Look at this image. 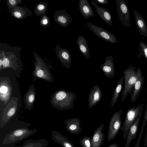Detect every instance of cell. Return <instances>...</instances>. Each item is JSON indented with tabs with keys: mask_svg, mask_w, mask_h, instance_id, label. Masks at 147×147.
I'll return each mask as SVG.
<instances>
[{
	"mask_svg": "<svg viewBox=\"0 0 147 147\" xmlns=\"http://www.w3.org/2000/svg\"><path fill=\"white\" fill-rule=\"evenodd\" d=\"M48 4L47 2H40L36 5L35 6L34 12L37 16L41 17L46 15Z\"/></svg>",
	"mask_w": 147,
	"mask_h": 147,
	"instance_id": "4316f807",
	"label": "cell"
},
{
	"mask_svg": "<svg viewBox=\"0 0 147 147\" xmlns=\"http://www.w3.org/2000/svg\"><path fill=\"white\" fill-rule=\"evenodd\" d=\"M37 131L36 129H30L28 127L16 129L5 136L2 142V144L7 145L18 143L33 135Z\"/></svg>",
	"mask_w": 147,
	"mask_h": 147,
	"instance_id": "3957f363",
	"label": "cell"
},
{
	"mask_svg": "<svg viewBox=\"0 0 147 147\" xmlns=\"http://www.w3.org/2000/svg\"><path fill=\"white\" fill-rule=\"evenodd\" d=\"M49 144V142L45 139H30L25 141L22 146L18 147H46Z\"/></svg>",
	"mask_w": 147,
	"mask_h": 147,
	"instance_id": "d4e9b609",
	"label": "cell"
},
{
	"mask_svg": "<svg viewBox=\"0 0 147 147\" xmlns=\"http://www.w3.org/2000/svg\"><path fill=\"white\" fill-rule=\"evenodd\" d=\"M146 121H143L142 125L138 135V138L136 142L134 147H139L140 143L142 136L144 131V128L146 124Z\"/></svg>",
	"mask_w": 147,
	"mask_h": 147,
	"instance_id": "1f68e13d",
	"label": "cell"
},
{
	"mask_svg": "<svg viewBox=\"0 0 147 147\" xmlns=\"http://www.w3.org/2000/svg\"><path fill=\"white\" fill-rule=\"evenodd\" d=\"M76 99L75 92L62 89L53 93L51 97L50 102L53 107L63 111L73 109L74 102Z\"/></svg>",
	"mask_w": 147,
	"mask_h": 147,
	"instance_id": "7a4b0ae2",
	"label": "cell"
},
{
	"mask_svg": "<svg viewBox=\"0 0 147 147\" xmlns=\"http://www.w3.org/2000/svg\"><path fill=\"white\" fill-rule=\"evenodd\" d=\"M21 49L19 47L11 46L7 43H0V53L3 57L2 68L15 69L22 65Z\"/></svg>",
	"mask_w": 147,
	"mask_h": 147,
	"instance_id": "6da1fadb",
	"label": "cell"
},
{
	"mask_svg": "<svg viewBox=\"0 0 147 147\" xmlns=\"http://www.w3.org/2000/svg\"><path fill=\"white\" fill-rule=\"evenodd\" d=\"M35 98V89L33 85H31L24 96V101L26 109L30 110L32 108Z\"/></svg>",
	"mask_w": 147,
	"mask_h": 147,
	"instance_id": "603a6c76",
	"label": "cell"
},
{
	"mask_svg": "<svg viewBox=\"0 0 147 147\" xmlns=\"http://www.w3.org/2000/svg\"><path fill=\"white\" fill-rule=\"evenodd\" d=\"M122 110L115 112L111 118L107 133V140L109 142L114 139L117 136L121 127V117Z\"/></svg>",
	"mask_w": 147,
	"mask_h": 147,
	"instance_id": "52a82bcc",
	"label": "cell"
},
{
	"mask_svg": "<svg viewBox=\"0 0 147 147\" xmlns=\"http://www.w3.org/2000/svg\"><path fill=\"white\" fill-rule=\"evenodd\" d=\"M54 19L57 24L65 28L73 21L71 16L64 10H56L54 13Z\"/></svg>",
	"mask_w": 147,
	"mask_h": 147,
	"instance_id": "30bf717a",
	"label": "cell"
},
{
	"mask_svg": "<svg viewBox=\"0 0 147 147\" xmlns=\"http://www.w3.org/2000/svg\"><path fill=\"white\" fill-rule=\"evenodd\" d=\"M8 91L7 88L4 86H1L0 88V92L2 94L6 93Z\"/></svg>",
	"mask_w": 147,
	"mask_h": 147,
	"instance_id": "836d02e7",
	"label": "cell"
},
{
	"mask_svg": "<svg viewBox=\"0 0 147 147\" xmlns=\"http://www.w3.org/2000/svg\"><path fill=\"white\" fill-rule=\"evenodd\" d=\"M33 55L35 61L32 60L34 67L33 76L47 81H53V78L50 71L44 60L36 52L34 53Z\"/></svg>",
	"mask_w": 147,
	"mask_h": 147,
	"instance_id": "277c9868",
	"label": "cell"
},
{
	"mask_svg": "<svg viewBox=\"0 0 147 147\" xmlns=\"http://www.w3.org/2000/svg\"><path fill=\"white\" fill-rule=\"evenodd\" d=\"M76 42L81 53L88 59L90 55V51L85 38L84 36L79 35Z\"/></svg>",
	"mask_w": 147,
	"mask_h": 147,
	"instance_id": "cb8c5ba5",
	"label": "cell"
},
{
	"mask_svg": "<svg viewBox=\"0 0 147 147\" xmlns=\"http://www.w3.org/2000/svg\"><path fill=\"white\" fill-rule=\"evenodd\" d=\"M92 4L95 7L97 14L105 23L109 26H113L111 15L109 11L105 8L99 6L96 3L91 1Z\"/></svg>",
	"mask_w": 147,
	"mask_h": 147,
	"instance_id": "ffe728a7",
	"label": "cell"
},
{
	"mask_svg": "<svg viewBox=\"0 0 147 147\" xmlns=\"http://www.w3.org/2000/svg\"><path fill=\"white\" fill-rule=\"evenodd\" d=\"M41 17L39 20L40 25L42 28H46L49 26L50 23L49 17L46 14Z\"/></svg>",
	"mask_w": 147,
	"mask_h": 147,
	"instance_id": "4dcf8cb0",
	"label": "cell"
},
{
	"mask_svg": "<svg viewBox=\"0 0 147 147\" xmlns=\"http://www.w3.org/2000/svg\"><path fill=\"white\" fill-rule=\"evenodd\" d=\"M113 60L112 56H107L104 63L100 66V67L107 78H112L115 77V72Z\"/></svg>",
	"mask_w": 147,
	"mask_h": 147,
	"instance_id": "4fadbf2b",
	"label": "cell"
},
{
	"mask_svg": "<svg viewBox=\"0 0 147 147\" xmlns=\"http://www.w3.org/2000/svg\"><path fill=\"white\" fill-rule=\"evenodd\" d=\"M136 24L140 34L145 37H147V26L144 18L136 10H134Z\"/></svg>",
	"mask_w": 147,
	"mask_h": 147,
	"instance_id": "44dd1931",
	"label": "cell"
},
{
	"mask_svg": "<svg viewBox=\"0 0 147 147\" xmlns=\"http://www.w3.org/2000/svg\"><path fill=\"white\" fill-rule=\"evenodd\" d=\"M55 51L58 58L62 64L65 68L69 69L71 63L70 53L65 49L61 48L59 44H56Z\"/></svg>",
	"mask_w": 147,
	"mask_h": 147,
	"instance_id": "8fae6325",
	"label": "cell"
},
{
	"mask_svg": "<svg viewBox=\"0 0 147 147\" xmlns=\"http://www.w3.org/2000/svg\"><path fill=\"white\" fill-rule=\"evenodd\" d=\"M92 1L98 3L100 4L105 5H107L108 3V0H92Z\"/></svg>",
	"mask_w": 147,
	"mask_h": 147,
	"instance_id": "d6a6232c",
	"label": "cell"
},
{
	"mask_svg": "<svg viewBox=\"0 0 147 147\" xmlns=\"http://www.w3.org/2000/svg\"><path fill=\"white\" fill-rule=\"evenodd\" d=\"M108 147H118V144L115 143L110 145Z\"/></svg>",
	"mask_w": 147,
	"mask_h": 147,
	"instance_id": "8d00e7d4",
	"label": "cell"
},
{
	"mask_svg": "<svg viewBox=\"0 0 147 147\" xmlns=\"http://www.w3.org/2000/svg\"><path fill=\"white\" fill-rule=\"evenodd\" d=\"M104 126V124H102L94 130L91 138V147H100L103 143L105 136L102 130Z\"/></svg>",
	"mask_w": 147,
	"mask_h": 147,
	"instance_id": "2e32d148",
	"label": "cell"
},
{
	"mask_svg": "<svg viewBox=\"0 0 147 147\" xmlns=\"http://www.w3.org/2000/svg\"><path fill=\"white\" fill-rule=\"evenodd\" d=\"M102 96V92L100 87L95 85L91 89L88 95V105L89 108L96 105L99 102Z\"/></svg>",
	"mask_w": 147,
	"mask_h": 147,
	"instance_id": "9a60e30c",
	"label": "cell"
},
{
	"mask_svg": "<svg viewBox=\"0 0 147 147\" xmlns=\"http://www.w3.org/2000/svg\"><path fill=\"white\" fill-rule=\"evenodd\" d=\"M144 77L141 70L139 67L136 70V80L131 95V103L136 101L140 94L144 82Z\"/></svg>",
	"mask_w": 147,
	"mask_h": 147,
	"instance_id": "7c38bea8",
	"label": "cell"
},
{
	"mask_svg": "<svg viewBox=\"0 0 147 147\" xmlns=\"http://www.w3.org/2000/svg\"><path fill=\"white\" fill-rule=\"evenodd\" d=\"M87 25L88 28L100 39L112 43H115L117 42L115 35L108 31L89 22H87Z\"/></svg>",
	"mask_w": 147,
	"mask_h": 147,
	"instance_id": "9c48e42d",
	"label": "cell"
},
{
	"mask_svg": "<svg viewBox=\"0 0 147 147\" xmlns=\"http://www.w3.org/2000/svg\"><path fill=\"white\" fill-rule=\"evenodd\" d=\"M139 47L138 57L140 58L141 56H144L147 60V44L141 41L139 43Z\"/></svg>",
	"mask_w": 147,
	"mask_h": 147,
	"instance_id": "83f0119b",
	"label": "cell"
},
{
	"mask_svg": "<svg viewBox=\"0 0 147 147\" xmlns=\"http://www.w3.org/2000/svg\"><path fill=\"white\" fill-rule=\"evenodd\" d=\"M52 140L62 147H76L70 140L60 132L53 130L51 133Z\"/></svg>",
	"mask_w": 147,
	"mask_h": 147,
	"instance_id": "e0dca14e",
	"label": "cell"
},
{
	"mask_svg": "<svg viewBox=\"0 0 147 147\" xmlns=\"http://www.w3.org/2000/svg\"><path fill=\"white\" fill-rule=\"evenodd\" d=\"M146 92L147 93V89H146Z\"/></svg>",
	"mask_w": 147,
	"mask_h": 147,
	"instance_id": "74e56055",
	"label": "cell"
},
{
	"mask_svg": "<svg viewBox=\"0 0 147 147\" xmlns=\"http://www.w3.org/2000/svg\"><path fill=\"white\" fill-rule=\"evenodd\" d=\"M78 5L79 11L84 18L88 19L90 17L94 16V13L88 0H80Z\"/></svg>",
	"mask_w": 147,
	"mask_h": 147,
	"instance_id": "7402d4cb",
	"label": "cell"
},
{
	"mask_svg": "<svg viewBox=\"0 0 147 147\" xmlns=\"http://www.w3.org/2000/svg\"><path fill=\"white\" fill-rule=\"evenodd\" d=\"M118 16L123 25L127 28L130 27V18L129 8L125 1L115 0Z\"/></svg>",
	"mask_w": 147,
	"mask_h": 147,
	"instance_id": "ba28073f",
	"label": "cell"
},
{
	"mask_svg": "<svg viewBox=\"0 0 147 147\" xmlns=\"http://www.w3.org/2000/svg\"><path fill=\"white\" fill-rule=\"evenodd\" d=\"M91 138L85 136L80 139L79 143L82 147H91Z\"/></svg>",
	"mask_w": 147,
	"mask_h": 147,
	"instance_id": "f546056e",
	"label": "cell"
},
{
	"mask_svg": "<svg viewBox=\"0 0 147 147\" xmlns=\"http://www.w3.org/2000/svg\"><path fill=\"white\" fill-rule=\"evenodd\" d=\"M3 55L0 53V69L1 70L2 69L3 62Z\"/></svg>",
	"mask_w": 147,
	"mask_h": 147,
	"instance_id": "e575fe53",
	"label": "cell"
},
{
	"mask_svg": "<svg viewBox=\"0 0 147 147\" xmlns=\"http://www.w3.org/2000/svg\"><path fill=\"white\" fill-rule=\"evenodd\" d=\"M143 120L147 121V104L146 110L144 113Z\"/></svg>",
	"mask_w": 147,
	"mask_h": 147,
	"instance_id": "d590c367",
	"label": "cell"
},
{
	"mask_svg": "<svg viewBox=\"0 0 147 147\" xmlns=\"http://www.w3.org/2000/svg\"><path fill=\"white\" fill-rule=\"evenodd\" d=\"M11 14L16 19L22 20L28 16H32L33 13L29 9L18 5L14 7Z\"/></svg>",
	"mask_w": 147,
	"mask_h": 147,
	"instance_id": "ac0fdd59",
	"label": "cell"
},
{
	"mask_svg": "<svg viewBox=\"0 0 147 147\" xmlns=\"http://www.w3.org/2000/svg\"><path fill=\"white\" fill-rule=\"evenodd\" d=\"M6 1L8 12L10 13L16 6L23 3L22 0H7Z\"/></svg>",
	"mask_w": 147,
	"mask_h": 147,
	"instance_id": "f1b7e54d",
	"label": "cell"
},
{
	"mask_svg": "<svg viewBox=\"0 0 147 147\" xmlns=\"http://www.w3.org/2000/svg\"><path fill=\"white\" fill-rule=\"evenodd\" d=\"M142 113L143 111H142L140 114L134 122L130 127L126 138L125 147H129L132 140L136 139L138 131L140 118Z\"/></svg>",
	"mask_w": 147,
	"mask_h": 147,
	"instance_id": "d6986e66",
	"label": "cell"
},
{
	"mask_svg": "<svg viewBox=\"0 0 147 147\" xmlns=\"http://www.w3.org/2000/svg\"><path fill=\"white\" fill-rule=\"evenodd\" d=\"M81 122L82 121L78 118L74 117L66 120L64 123L68 131L73 134H78L82 131L80 126Z\"/></svg>",
	"mask_w": 147,
	"mask_h": 147,
	"instance_id": "5bb4252c",
	"label": "cell"
},
{
	"mask_svg": "<svg viewBox=\"0 0 147 147\" xmlns=\"http://www.w3.org/2000/svg\"><path fill=\"white\" fill-rule=\"evenodd\" d=\"M124 80L123 77H121L115 86L111 101V105L112 107H114L117 101L120 93L122 91Z\"/></svg>",
	"mask_w": 147,
	"mask_h": 147,
	"instance_id": "484cf974",
	"label": "cell"
},
{
	"mask_svg": "<svg viewBox=\"0 0 147 147\" xmlns=\"http://www.w3.org/2000/svg\"><path fill=\"white\" fill-rule=\"evenodd\" d=\"M144 105V104L142 103L127 110L125 119L120 129L123 131V136L124 139H126L130 127L140 114L143 111Z\"/></svg>",
	"mask_w": 147,
	"mask_h": 147,
	"instance_id": "8992f818",
	"label": "cell"
},
{
	"mask_svg": "<svg viewBox=\"0 0 147 147\" xmlns=\"http://www.w3.org/2000/svg\"><path fill=\"white\" fill-rule=\"evenodd\" d=\"M135 66L130 65L123 72L124 80V87L121 94V101L126 98L128 94H131L136 80V71Z\"/></svg>",
	"mask_w": 147,
	"mask_h": 147,
	"instance_id": "5b68a950",
	"label": "cell"
}]
</instances>
